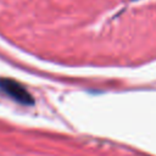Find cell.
Returning a JSON list of instances; mask_svg holds the SVG:
<instances>
[{
  "mask_svg": "<svg viewBox=\"0 0 156 156\" xmlns=\"http://www.w3.org/2000/svg\"><path fill=\"white\" fill-rule=\"evenodd\" d=\"M0 90L9 95L15 101L23 104V105H33L34 99L30 93L18 82L10 79V78H1L0 79Z\"/></svg>",
  "mask_w": 156,
  "mask_h": 156,
  "instance_id": "6da1fadb",
  "label": "cell"
}]
</instances>
